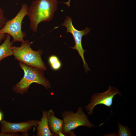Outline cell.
<instances>
[{
  "label": "cell",
  "instance_id": "16",
  "mask_svg": "<svg viewBox=\"0 0 136 136\" xmlns=\"http://www.w3.org/2000/svg\"><path fill=\"white\" fill-rule=\"evenodd\" d=\"M3 118V114L2 112L0 111V122L2 120Z\"/></svg>",
  "mask_w": 136,
  "mask_h": 136
},
{
  "label": "cell",
  "instance_id": "5",
  "mask_svg": "<svg viewBox=\"0 0 136 136\" xmlns=\"http://www.w3.org/2000/svg\"><path fill=\"white\" fill-rule=\"evenodd\" d=\"M62 116L63 121L62 132L64 134L70 133L72 130L80 126L89 128L96 127L90 122L81 107H79L76 113L70 111H64Z\"/></svg>",
  "mask_w": 136,
  "mask_h": 136
},
{
  "label": "cell",
  "instance_id": "12",
  "mask_svg": "<svg viewBox=\"0 0 136 136\" xmlns=\"http://www.w3.org/2000/svg\"><path fill=\"white\" fill-rule=\"evenodd\" d=\"M118 136H130L131 135L130 131L128 127L123 126L119 123H118Z\"/></svg>",
  "mask_w": 136,
  "mask_h": 136
},
{
  "label": "cell",
  "instance_id": "8",
  "mask_svg": "<svg viewBox=\"0 0 136 136\" xmlns=\"http://www.w3.org/2000/svg\"><path fill=\"white\" fill-rule=\"evenodd\" d=\"M117 94L121 95L119 90L113 87L109 86L108 89L101 93H97L93 94L91 98L90 102L85 107L88 114H93V110L96 105L103 104L110 108L113 104V100L115 96Z\"/></svg>",
  "mask_w": 136,
  "mask_h": 136
},
{
  "label": "cell",
  "instance_id": "18",
  "mask_svg": "<svg viewBox=\"0 0 136 136\" xmlns=\"http://www.w3.org/2000/svg\"></svg>",
  "mask_w": 136,
  "mask_h": 136
},
{
  "label": "cell",
  "instance_id": "3",
  "mask_svg": "<svg viewBox=\"0 0 136 136\" xmlns=\"http://www.w3.org/2000/svg\"><path fill=\"white\" fill-rule=\"evenodd\" d=\"M32 43L27 40L19 47L12 46L13 55L15 59L26 65L42 71L45 70L46 67L41 58L42 52L33 50L30 47Z\"/></svg>",
  "mask_w": 136,
  "mask_h": 136
},
{
  "label": "cell",
  "instance_id": "4",
  "mask_svg": "<svg viewBox=\"0 0 136 136\" xmlns=\"http://www.w3.org/2000/svg\"><path fill=\"white\" fill-rule=\"evenodd\" d=\"M29 7L26 3L22 5L21 9L13 19L7 21L3 27L0 29V33L8 34L13 38L12 42L25 41V33L22 30V24L24 17L27 15Z\"/></svg>",
  "mask_w": 136,
  "mask_h": 136
},
{
  "label": "cell",
  "instance_id": "17",
  "mask_svg": "<svg viewBox=\"0 0 136 136\" xmlns=\"http://www.w3.org/2000/svg\"><path fill=\"white\" fill-rule=\"evenodd\" d=\"M70 0H69L68 1L64 3V4H66L68 6H70Z\"/></svg>",
  "mask_w": 136,
  "mask_h": 136
},
{
  "label": "cell",
  "instance_id": "15",
  "mask_svg": "<svg viewBox=\"0 0 136 136\" xmlns=\"http://www.w3.org/2000/svg\"><path fill=\"white\" fill-rule=\"evenodd\" d=\"M6 36V34L0 33V43L5 38Z\"/></svg>",
  "mask_w": 136,
  "mask_h": 136
},
{
  "label": "cell",
  "instance_id": "7",
  "mask_svg": "<svg viewBox=\"0 0 136 136\" xmlns=\"http://www.w3.org/2000/svg\"><path fill=\"white\" fill-rule=\"evenodd\" d=\"M66 18L64 22L60 26L55 27L57 28L61 26H65L66 28V33H70L73 36L75 42V45L70 48L77 50L80 56L81 57L83 63V65L86 72L89 70V69L86 62L84 57V54L86 51L84 50L82 45V41L83 37L86 36L89 32L90 29L88 27L81 30H79L75 28L73 24L71 18L66 16Z\"/></svg>",
  "mask_w": 136,
  "mask_h": 136
},
{
  "label": "cell",
  "instance_id": "9",
  "mask_svg": "<svg viewBox=\"0 0 136 136\" xmlns=\"http://www.w3.org/2000/svg\"><path fill=\"white\" fill-rule=\"evenodd\" d=\"M48 123L49 129L54 135H59L61 133L63 124V120L57 118L52 110L48 111Z\"/></svg>",
  "mask_w": 136,
  "mask_h": 136
},
{
  "label": "cell",
  "instance_id": "6",
  "mask_svg": "<svg viewBox=\"0 0 136 136\" xmlns=\"http://www.w3.org/2000/svg\"><path fill=\"white\" fill-rule=\"evenodd\" d=\"M37 120H28L18 123H12L2 120L0 125V136H20L17 133H21L23 136L28 135L29 132L36 126Z\"/></svg>",
  "mask_w": 136,
  "mask_h": 136
},
{
  "label": "cell",
  "instance_id": "10",
  "mask_svg": "<svg viewBox=\"0 0 136 136\" xmlns=\"http://www.w3.org/2000/svg\"><path fill=\"white\" fill-rule=\"evenodd\" d=\"M48 111H42V116L40 121L37 120V136H53L54 135L50 131L48 123Z\"/></svg>",
  "mask_w": 136,
  "mask_h": 136
},
{
  "label": "cell",
  "instance_id": "11",
  "mask_svg": "<svg viewBox=\"0 0 136 136\" xmlns=\"http://www.w3.org/2000/svg\"><path fill=\"white\" fill-rule=\"evenodd\" d=\"M10 37L7 34L5 40L0 45V61L7 57L13 55V42L10 41Z\"/></svg>",
  "mask_w": 136,
  "mask_h": 136
},
{
  "label": "cell",
  "instance_id": "2",
  "mask_svg": "<svg viewBox=\"0 0 136 136\" xmlns=\"http://www.w3.org/2000/svg\"><path fill=\"white\" fill-rule=\"evenodd\" d=\"M19 63L24 71V74L20 80L13 87L14 91L23 95L28 92L30 85L33 83L40 84L46 89L50 88V83L44 76L42 71L20 62Z\"/></svg>",
  "mask_w": 136,
  "mask_h": 136
},
{
  "label": "cell",
  "instance_id": "14",
  "mask_svg": "<svg viewBox=\"0 0 136 136\" xmlns=\"http://www.w3.org/2000/svg\"><path fill=\"white\" fill-rule=\"evenodd\" d=\"M52 68L55 70H57L60 69L61 67V64L59 60L53 62L50 64Z\"/></svg>",
  "mask_w": 136,
  "mask_h": 136
},
{
  "label": "cell",
  "instance_id": "1",
  "mask_svg": "<svg viewBox=\"0 0 136 136\" xmlns=\"http://www.w3.org/2000/svg\"><path fill=\"white\" fill-rule=\"evenodd\" d=\"M58 3L57 0H35L32 2L27 15L33 31L37 32L38 25L41 22L52 20L57 9Z\"/></svg>",
  "mask_w": 136,
  "mask_h": 136
},
{
  "label": "cell",
  "instance_id": "13",
  "mask_svg": "<svg viewBox=\"0 0 136 136\" xmlns=\"http://www.w3.org/2000/svg\"><path fill=\"white\" fill-rule=\"evenodd\" d=\"M7 21L4 16V11L0 7V29L3 27Z\"/></svg>",
  "mask_w": 136,
  "mask_h": 136
}]
</instances>
